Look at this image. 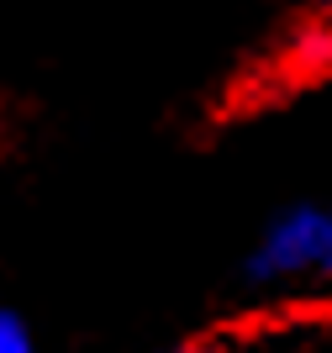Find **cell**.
<instances>
[{"instance_id":"obj_1","label":"cell","mask_w":332,"mask_h":353,"mask_svg":"<svg viewBox=\"0 0 332 353\" xmlns=\"http://www.w3.org/2000/svg\"><path fill=\"white\" fill-rule=\"evenodd\" d=\"M243 285H253V290L332 285V206L295 201V206L275 211L243 253Z\"/></svg>"},{"instance_id":"obj_4","label":"cell","mask_w":332,"mask_h":353,"mask_svg":"<svg viewBox=\"0 0 332 353\" xmlns=\"http://www.w3.org/2000/svg\"><path fill=\"white\" fill-rule=\"evenodd\" d=\"M306 11H317V16H332V0H301Z\"/></svg>"},{"instance_id":"obj_2","label":"cell","mask_w":332,"mask_h":353,"mask_svg":"<svg viewBox=\"0 0 332 353\" xmlns=\"http://www.w3.org/2000/svg\"><path fill=\"white\" fill-rule=\"evenodd\" d=\"M0 353H37V338H32L27 316L16 306H6V301H0Z\"/></svg>"},{"instance_id":"obj_3","label":"cell","mask_w":332,"mask_h":353,"mask_svg":"<svg viewBox=\"0 0 332 353\" xmlns=\"http://www.w3.org/2000/svg\"><path fill=\"white\" fill-rule=\"evenodd\" d=\"M153 353H232L222 338H174V343H164V348H153Z\"/></svg>"}]
</instances>
